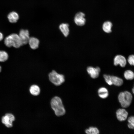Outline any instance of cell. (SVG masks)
Listing matches in <instances>:
<instances>
[{
	"instance_id": "1",
	"label": "cell",
	"mask_w": 134,
	"mask_h": 134,
	"mask_svg": "<svg viewBox=\"0 0 134 134\" xmlns=\"http://www.w3.org/2000/svg\"><path fill=\"white\" fill-rule=\"evenodd\" d=\"M51 107L54 111L56 115L61 116L66 113V110L61 98L58 96L53 98L50 101Z\"/></svg>"
},
{
	"instance_id": "2",
	"label": "cell",
	"mask_w": 134,
	"mask_h": 134,
	"mask_svg": "<svg viewBox=\"0 0 134 134\" xmlns=\"http://www.w3.org/2000/svg\"><path fill=\"white\" fill-rule=\"evenodd\" d=\"M4 43L8 47L12 46L15 48H18L23 45L19 35L15 33L7 36L4 39Z\"/></svg>"
},
{
	"instance_id": "3",
	"label": "cell",
	"mask_w": 134,
	"mask_h": 134,
	"mask_svg": "<svg viewBox=\"0 0 134 134\" xmlns=\"http://www.w3.org/2000/svg\"><path fill=\"white\" fill-rule=\"evenodd\" d=\"M132 96L130 92L125 91L120 92L118 96V99L122 107H128L130 105L132 99Z\"/></svg>"
},
{
	"instance_id": "4",
	"label": "cell",
	"mask_w": 134,
	"mask_h": 134,
	"mask_svg": "<svg viewBox=\"0 0 134 134\" xmlns=\"http://www.w3.org/2000/svg\"><path fill=\"white\" fill-rule=\"evenodd\" d=\"M48 77L50 81L56 86L61 85L65 81L64 76L58 73L54 70L52 71L49 73Z\"/></svg>"
},
{
	"instance_id": "5",
	"label": "cell",
	"mask_w": 134,
	"mask_h": 134,
	"mask_svg": "<svg viewBox=\"0 0 134 134\" xmlns=\"http://www.w3.org/2000/svg\"><path fill=\"white\" fill-rule=\"evenodd\" d=\"M15 118L13 115L10 113H7L2 118V122L8 128L12 126V122L14 121Z\"/></svg>"
},
{
	"instance_id": "6",
	"label": "cell",
	"mask_w": 134,
	"mask_h": 134,
	"mask_svg": "<svg viewBox=\"0 0 134 134\" xmlns=\"http://www.w3.org/2000/svg\"><path fill=\"white\" fill-rule=\"evenodd\" d=\"M85 16V14L82 12H79L76 13L74 18V21L76 24L80 26L84 25L86 22Z\"/></svg>"
},
{
	"instance_id": "7",
	"label": "cell",
	"mask_w": 134,
	"mask_h": 134,
	"mask_svg": "<svg viewBox=\"0 0 134 134\" xmlns=\"http://www.w3.org/2000/svg\"><path fill=\"white\" fill-rule=\"evenodd\" d=\"M19 35L23 45L26 44L28 43L30 37L29 32L28 30H21L19 32Z\"/></svg>"
},
{
	"instance_id": "8",
	"label": "cell",
	"mask_w": 134,
	"mask_h": 134,
	"mask_svg": "<svg viewBox=\"0 0 134 134\" xmlns=\"http://www.w3.org/2000/svg\"><path fill=\"white\" fill-rule=\"evenodd\" d=\"M116 114L117 119L121 121L125 120L127 119L128 113L124 109H119L116 112Z\"/></svg>"
},
{
	"instance_id": "9",
	"label": "cell",
	"mask_w": 134,
	"mask_h": 134,
	"mask_svg": "<svg viewBox=\"0 0 134 134\" xmlns=\"http://www.w3.org/2000/svg\"><path fill=\"white\" fill-rule=\"evenodd\" d=\"M100 70V68L98 67L94 68L92 67H89L87 68L88 73L93 78H96L99 76Z\"/></svg>"
},
{
	"instance_id": "10",
	"label": "cell",
	"mask_w": 134,
	"mask_h": 134,
	"mask_svg": "<svg viewBox=\"0 0 134 134\" xmlns=\"http://www.w3.org/2000/svg\"><path fill=\"white\" fill-rule=\"evenodd\" d=\"M114 61V64L116 66L119 65L121 67H123L125 66L126 64L125 58L121 55H116L115 57Z\"/></svg>"
},
{
	"instance_id": "11",
	"label": "cell",
	"mask_w": 134,
	"mask_h": 134,
	"mask_svg": "<svg viewBox=\"0 0 134 134\" xmlns=\"http://www.w3.org/2000/svg\"><path fill=\"white\" fill-rule=\"evenodd\" d=\"M28 43L30 48L33 49H35L38 47L39 43V41L38 39L34 37H30Z\"/></svg>"
},
{
	"instance_id": "12",
	"label": "cell",
	"mask_w": 134,
	"mask_h": 134,
	"mask_svg": "<svg viewBox=\"0 0 134 134\" xmlns=\"http://www.w3.org/2000/svg\"><path fill=\"white\" fill-rule=\"evenodd\" d=\"M7 17L9 21L12 23L16 22L19 17L18 14L14 11L10 12L8 14Z\"/></svg>"
},
{
	"instance_id": "13",
	"label": "cell",
	"mask_w": 134,
	"mask_h": 134,
	"mask_svg": "<svg viewBox=\"0 0 134 134\" xmlns=\"http://www.w3.org/2000/svg\"><path fill=\"white\" fill-rule=\"evenodd\" d=\"M59 29L65 37H67L69 33V25L67 23H62L59 26Z\"/></svg>"
},
{
	"instance_id": "14",
	"label": "cell",
	"mask_w": 134,
	"mask_h": 134,
	"mask_svg": "<svg viewBox=\"0 0 134 134\" xmlns=\"http://www.w3.org/2000/svg\"><path fill=\"white\" fill-rule=\"evenodd\" d=\"M30 93L32 95L36 96L38 95L40 93V89L37 85L34 84L31 85L29 89Z\"/></svg>"
},
{
	"instance_id": "15",
	"label": "cell",
	"mask_w": 134,
	"mask_h": 134,
	"mask_svg": "<svg viewBox=\"0 0 134 134\" xmlns=\"http://www.w3.org/2000/svg\"><path fill=\"white\" fill-rule=\"evenodd\" d=\"M98 93L99 97L102 99L106 98L109 95L107 89L104 87L99 88L98 90Z\"/></svg>"
},
{
	"instance_id": "16",
	"label": "cell",
	"mask_w": 134,
	"mask_h": 134,
	"mask_svg": "<svg viewBox=\"0 0 134 134\" xmlns=\"http://www.w3.org/2000/svg\"><path fill=\"white\" fill-rule=\"evenodd\" d=\"M111 80L112 85L116 86H121L123 83L122 79L116 76H111Z\"/></svg>"
},
{
	"instance_id": "17",
	"label": "cell",
	"mask_w": 134,
	"mask_h": 134,
	"mask_svg": "<svg viewBox=\"0 0 134 134\" xmlns=\"http://www.w3.org/2000/svg\"><path fill=\"white\" fill-rule=\"evenodd\" d=\"M112 26V23L109 21L105 22L102 25V29L103 31L107 33H109L111 32V28Z\"/></svg>"
},
{
	"instance_id": "18",
	"label": "cell",
	"mask_w": 134,
	"mask_h": 134,
	"mask_svg": "<svg viewBox=\"0 0 134 134\" xmlns=\"http://www.w3.org/2000/svg\"><path fill=\"white\" fill-rule=\"evenodd\" d=\"M85 133L88 134H98L100 132L96 127H91L85 130Z\"/></svg>"
},
{
	"instance_id": "19",
	"label": "cell",
	"mask_w": 134,
	"mask_h": 134,
	"mask_svg": "<svg viewBox=\"0 0 134 134\" xmlns=\"http://www.w3.org/2000/svg\"><path fill=\"white\" fill-rule=\"evenodd\" d=\"M124 76L125 78L128 80H131L134 78V73L130 70L125 71L124 73Z\"/></svg>"
},
{
	"instance_id": "20",
	"label": "cell",
	"mask_w": 134,
	"mask_h": 134,
	"mask_svg": "<svg viewBox=\"0 0 134 134\" xmlns=\"http://www.w3.org/2000/svg\"><path fill=\"white\" fill-rule=\"evenodd\" d=\"M8 56L7 53L4 51H0V62H4L8 59Z\"/></svg>"
},
{
	"instance_id": "21",
	"label": "cell",
	"mask_w": 134,
	"mask_h": 134,
	"mask_svg": "<svg viewBox=\"0 0 134 134\" xmlns=\"http://www.w3.org/2000/svg\"><path fill=\"white\" fill-rule=\"evenodd\" d=\"M103 77L106 83L109 85H112L111 80V76L104 74L103 75Z\"/></svg>"
},
{
	"instance_id": "22",
	"label": "cell",
	"mask_w": 134,
	"mask_h": 134,
	"mask_svg": "<svg viewBox=\"0 0 134 134\" xmlns=\"http://www.w3.org/2000/svg\"><path fill=\"white\" fill-rule=\"evenodd\" d=\"M128 61L131 65L134 66V55L129 56L128 58Z\"/></svg>"
},
{
	"instance_id": "23",
	"label": "cell",
	"mask_w": 134,
	"mask_h": 134,
	"mask_svg": "<svg viewBox=\"0 0 134 134\" xmlns=\"http://www.w3.org/2000/svg\"><path fill=\"white\" fill-rule=\"evenodd\" d=\"M128 121L129 123L132 124L134 127V117L131 116L129 117L128 119Z\"/></svg>"
},
{
	"instance_id": "24",
	"label": "cell",
	"mask_w": 134,
	"mask_h": 134,
	"mask_svg": "<svg viewBox=\"0 0 134 134\" xmlns=\"http://www.w3.org/2000/svg\"><path fill=\"white\" fill-rule=\"evenodd\" d=\"M128 127L129 128L132 129H134V127L130 123H129L128 124Z\"/></svg>"
},
{
	"instance_id": "25",
	"label": "cell",
	"mask_w": 134,
	"mask_h": 134,
	"mask_svg": "<svg viewBox=\"0 0 134 134\" xmlns=\"http://www.w3.org/2000/svg\"><path fill=\"white\" fill-rule=\"evenodd\" d=\"M3 36L2 33L0 32V41H1L3 38Z\"/></svg>"
},
{
	"instance_id": "26",
	"label": "cell",
	"mask_w": 134,
	"mask_h": 134,
	"mask_svg": "<svg viewBox=\"0 0 134 134\" xmlns=\"http://www.w3.org/2000/svg\"><path fill=\"white\" fill-rule=\"evenodd\" d=\"M132 92H133V93L134 94V86L133 88L132 89Z\"/></svg>"
},
{
	"instance_id": "27",
	"label": "cell",
	"mask_w": 134,
	"mask_h": 134,
	"mask_svg": "<svg viewBox=\"0 0 134 134\" xmlns=\"http://www.w3.org/2000/svg\"><path fill=\"white\" fill-rule=\"evenodd\" d=\"M1 66H0V72H1Z\"/></svg>"
}]
</instances>
